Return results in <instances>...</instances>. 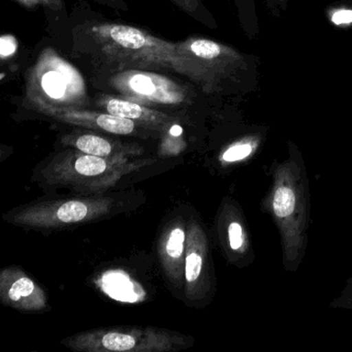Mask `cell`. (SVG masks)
I'll return each mask as SVG.
<instances>
[{"label": "cell", "instance_id": "obj_1", "mask_svg": "<svg viewBox=\"0 0 352 352\" xmlns=\"http://www.w3.org/2000/svg\"><path fill=\"white\" fill-rule=\"evenodd\" d=\"M73 54L89 65L96 76L141 69L181 76L199 88L203 85L201 72L179 52L177 42L126 24L87 21L78 26Z\"/></svg>", "mask_w": 352, "mask_h": 352}, {"label": "cell", "instance_id": "obj_2", "mask_svg": "<svg viewBox=\"0 0 352 352\" xmlns=\"http://www.w3.org/2000/svg\"><path fill=\"white\" fill-rule=\"evenodd\" d=\"M154 160L100 157L69 148L52 156L40 170V179L50 186L79 192H102L119 180L149 166Z\"/></svg>", "mask_w": 352, "mask_h": 352}, {"label": "cell", "instance_id": "obj_3", "mask_svg": "<svg viewBox=\"0 0 352 352\" xmlns=\"http://www.w3.org/2000/svg\"><path fill=\"white\" fill-rule=\"evenodd\" d=\"M25 100L41 108L90 109L91 100L81 74L53 49H45L25 80Z\"/></svg>", "mask_w": 352, "mask_h": 352}, {"label": "cell", "instance_id": "obj_4", "mask_svg": "<svg viewBox=\"0 0 352 352\" xmlns=\"http://www.w3.org/2000/svg\"><path fill=\"white\" fill-rule=\"evenodd\" d=\"M94 78V85L104 94L145 106L184 107L195 100L190 86L158 72L131 69Z\"/></svg>", "mask_w": 352, "mask_h": 352}, {"label": "cell", "instance_id": "obj_5", "mask_svg": "<svg viewBox=\"0 0 352 352\" xmlns=\"http://www.w3.org/2000/svg\"><path fill=\"white\" fill-rule=\"evenodd\" d=\"M63 343L75 351L168 352L184 347V337L154 327H111L72 336Z\"/></svg>", "mask_w": 352, "mask_h": 352}, {"label": "cell", "instance_id": "obj_6", "mask_svg": "<svg viewBox=\"0 0 352 352\" xmlns=\"http://www.w3.org/2000/svg\"><path fill=\"white\" fill-rule=\"evenodd\" d=\"M115 201L109 197H76L41 201L10 214L8 221L32 230H60L108 215Z\"/></svg>", "mask_w": 352, "mask_h": 352}, {"label": "cell", "instance_id": "obj_7", "mask_svg": "<svg viewBox=\"0 0 352 352\" xmlns=\"http://www.w3.org/2000/svg\"><path fill=\"white\" fill-rule=\"evenodd\" d=\"M36 111L59 122L112 135H135L149 131L135 121L121 118L104 111L74 108H41Z\"/></svg>", "mask_w": 352, "mask_h": 352}, {"label": "cell", "instance_id": "obj_8", "mask_svg": "<svg viewBox=\"0 0 352 352\" xmlns=\"http://www.w3.org/2000/svg\"><path fill=\"white\" fill-rule=\"evenodd\" d=\"M210 286L208 241L201 226L192 220L187 228L185 294L191 302L201 300Z\"/></svg>", "mask_w": 352, "mask_h": 352}, {"label": "cell", "instance_id": "obj_9", "mask_svg": "<svg viewBox=\"0 0 352 352\" xmlns=\"http://www.w3.org/2000/svg\"><path fill=\"white\" fill-rule=\"evenodd\" d=\"M0 298L6 306L22 312H41L48 306L44 289L19 267L0 273Z\"/></svg>", "mask_w": 352, "mask_h": 352}, {"label": "cell", "instance_id": "obj_10", "mask_svg": "<svg viewBox=\"0 0 352 352\" xmlns=\"http://www.w3.org/2000/svg\"><path fill=\"white\" fill-rule=\"evenodd\" d=\"M94 106L100 111L135 121L149 131H157L162 135L170 133L176 125V118L166 113L110 94H96Z\"/></svg>", "mask_w": 352, "mask_h": 352}, {"label": "cell", "instance_id": "obj_11", "mask_svg": "<svg viewBox=\"0 0 352 352\" xmlns=\"http://www.w3.org/2000/svg\"><path fill=\"white\" fill-rule=\"evenodd\" d=\"M61 144L100 157L137 158L144 153V148L138 144L123 143L94 131H77L67 133L61 138Z\"/></svg>", "mask_w": 352, "mask_h": 352}, {"label": "cell", "instance_id": "obj_12", "mask_svg": "<svg viewBox=\"0 0 352 352\" xmlns=\"http://www.w3.org/2000/svg\"><path fill=\"white\" fill-rule=\"evenodd\" d=\"M187 230L182 220L170 222L162 232L158 246L164 273L177 287L185 279Z\"/></svg>", "mask_w": 352, "mask_h": 352}, {"label": "cell", "instance_id": "obj_13", "mask_svg": "<svg viewBox=\"0 0 352 352\" xmlns=\"http://www.w3.org/2000/svg\"><path fill=\"white\" fill-rule=\"evenodd\" d=\"M296 197L294 189L288 186H280L276 189L273 197L274 212L280 219L289 217L296 209Z\"/></svg>", "mask_w": 352, "mask_h": 352}, {"label": "cell", "instance_id": "obj_14", "mask_svg": "<svg viewBox=\"0 0 352 352\" xmlns=\"http://www.w3.org/2000/svg\"><path fill=\"white\" fill-rule=\"evenodd\" d=\"M170 1L192 19L207 25L209 24L211 17L204 6L203 0H170Z\"/></svg>", "mask_w": 352, "mask_h": 352}, {"label": "cell", "instance_id": "obj_15", "mask_svg": "<svg viewBox=\"0 0 352 352\" xmlns=\"http://www.w3.org/2000/svg\"><path fill=\"white\" fill-rule=\"evenodd\" d=\"M252 145L249 143H240L236 144V145L232 146L228 148L223 155H222V160L226 162H240V160H244V158L248 157L252 152Z\"/></svg>", "mask_w": 352, "mask_h": 352}, {"label": "cell", "instance_id": "obj_16", "mask_svg": "<svg viewBox=\"0 0 352 352\" xmlns=\"http://www.w3.org/2000/svg\"><path fill=\"white\" fill-rule=\"evenodd\" d=\"M228 241L232 250H239L243 246V228L239 222L234 221L228 226Z\"/></svg>", "mask_w": 352, "mask_h": 352}, {"label": "cell", "instance_id": "obj_17", "mask_svg": "<svg viewBox=\"0 0 352 352\" xmlns=\"http://www.w3.org/2000/svg\"><path fill=\"white\" fill-rule=\"evenodd\" d=\"M331 21L336 25H347L352 23V10H339L331 16Z\"/></svg>", "mask_w": 352, "mask_h": 352}, {"label": "cell", "instance_id": "obj_18", "mask_svg": "<svg viewBox=\"0 0 352 352\" xmlns=\"http://www.w3.org/2000/svg\"><path fill=\"white\" fill-rule=\"evenodd\" d=\"M94 1L104 6V7L110 8L114 11H129V6L125 3V0H94Z\"/></svg>", "mask_w": 352, "mask_h": 352}, {"label": "cell", "instance_id": "obj_19", "mask_svg": "<svg viewBox=\"0 0 352 352\" xmlns=\"http://www.w3.org/2000/svg\"><path fill=\"white\" fill-rule=\"evenodd\" d=\"M15 1L19 3L20 6H22V7L28 10H34L36 7H38V6L52 9L50 0H15Z\"/></svg>", "mask_w": 352, "mask_h": 352}, {"label": "cell", "instance_id": "obj_20", "mask_svg": "<svg viewBox=\"0 0 352 352\" xmlns=\"http://www.w3.org/2000/svg\"><path fill=\"white\" fill-rule=\"evenodd\" d=\"M51 5H52V10H60L63 8V0H50Z\"/></svg>", "mask_w": 352, "mask_h": 352}]
</instances>
